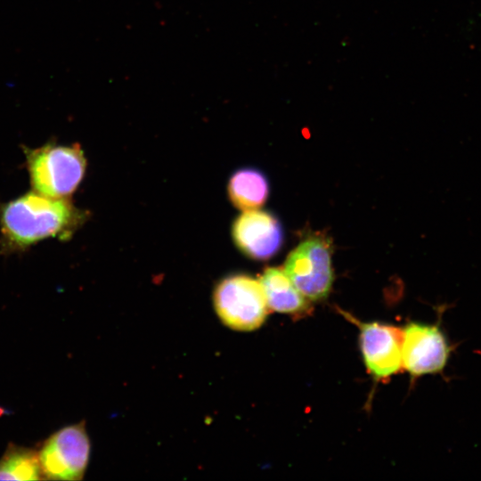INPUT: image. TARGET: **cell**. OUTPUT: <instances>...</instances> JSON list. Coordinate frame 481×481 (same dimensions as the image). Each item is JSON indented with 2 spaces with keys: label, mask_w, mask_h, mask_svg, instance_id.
Returning a JSON list of instances; mask_svg holds the SVG:
<instances>
[{
  "label": "cell",
  "mask_w": 481,
  "mask_h": 481,
  "mask_svg": "<svg viewBox=\"0 0 481 481\" xmlns=\"http://www.w3.org/2000/svg\"><path fill=\"white\" fill-rule=\"evenodd\" d=\"M359 327V346L364 365L378 381L389 379L404 370L403 329L379 322H362L346 314Z\"/></svg>",
  "instance_id": "6"
},
{
  "label": "cell",
  "mask_w": 481,
  "mask_h": 481,
  "mask_svg": "<svg viewBox=\"0 0 481 481\" xmlns=\"http://www.w3.org/2000/svg\"><path fill=\"white\" fill-rule=\"evenodd\" d=\"M29 180L35 192L52 198L70 195L83 179L86 159L79 146L46 144L27 151Z\"/></svg>",
  "instance_id": "2"
},
{
  "label": "cell",
  "mask_w": 481,
  "mask_h": 481,
  "mask_svg": "<svg viewBox=\"0 0 481 481\" xmlns=\"http://www.w3.org/2000/svg\"><path fill=\"white\" fill-rule=\"evenodd\" d=\"M83 218L66 198L34 191L1 208L0 228L5 246L21 249L48 238L69 239Z\"/></svg>",
  "instance_id": "1"
},
{
  "label": "cell",
  "mask_w": 481,
  "mask_h": 481,
  "mask_svg": "<svg viewBox=\"0 0 481 481\" xmlns=\"http://www.w3.org/2000/svg\"><path fill=\"white\" fill-rule=\"evenodd\" d=\"M213 298L221 322L234 330L258 329L269 313L260 281L248 275L224 278L216 285Z\"/></svg>",
  "instance_id": "3"
},
{
  "label": "cell",
  "mask_w": 481,
  "mask_h": 481,
  "mask_svg": "<svg viewBox=\"0 0 481 481\" xmlns=\"http://www.w3.org/2000/svg\"><path fill=\"white\" fill-rule=\"evenodd\" d=\"M90 456L85 424L67 426L53 433L38 451L43 479L80 480Z\"/></svg>",
  "instance_id": "4"
},
{
  "label": "cell",
  "mask_w": 481,
  "mask_h": 481,
  "mask_svg": "<svg viewBox=\"0 0 481 481\" xmlns=\"http://www.w3.org/2000/svg\"><path fill=\"white\" fill-rule=\"evenodd\" d=\"M236 246L253 259L265 260L281 248L282 231L278 220L270 213L247 210L232 225Z\"/></svg>",
  "instance_id": "8"
},
{
  "label": "cell",
  "mask_w": 481,
  "mask_h": 481,
  "mask_svg": "<svg viewBox=\"0 0 481 481\" xmlns=\"http://www.w3.org/2000/svg\"><path fill=\"white\" fill-rule=\"evenodd\" d=\"M284 271L309 301L325 299L334 280L330 244L321 237L301 241L287 257Z\"/></svg>",
  "instance_id": "5"
},
{
  "label": "cell",
  "mask_w": 481,
  "mask_h": 481,
  "mask_svg": "<svg viewBox=\"0 0 481 481\" xmlns=\"http://www.w3.org/2000/svg\"><path fill=\"white\" fill-rule=\"evenodd\" d=\"M259 281L265 292L269 310L304 317L312 311L309 300L297 289L284 269L266 268Z\"/></svg>",
  "instance_id": "9"
},
{
  "label": "cell",
  "mask_w": 481,
  "mask_h": 481,
  "mask_svg": "<svg viewBox=\"0 0 481 481\" xmlns=\"http://www.w3.org/2000/svg\"><path fill=\"white\" fill-rule=\"evenodd\" d=\"M451 346L437 324L410 322L403 329V368L413 377L441 372Z\"/></svg>",
  "instance_id": "7"
},
{
  "label": "cell",
  "mask_w": 481,
  "mask_h": 481,
  "mask_svg": "<svg viewBox=\"0 0 481 481\" xmlns=\"http://www.w3.org/2000/svg\"><path fill=\"white\" fill-rule=\"evenodd\" d=\"M265 175L251 168L240 169L229 180L228 194L232 204L240 210L257 209L268 196Z\"/></svg>",
  "instance_id": "10"
},
{
  "label": "cell",
  "mask_w": 481,
  "mask_h": 481,
  "mask_svg": "<svg viewBox=\"0 0 481 481\" xmlns=\"http://www.w3.org/2000/svg\"><path fill=\"white\" fill-rule=\"evenodd\" d=\"M43 479L38 452L10 444L0 460V480Z\"/></svg>",
  "instance_id": "11"
}]
</instances>
